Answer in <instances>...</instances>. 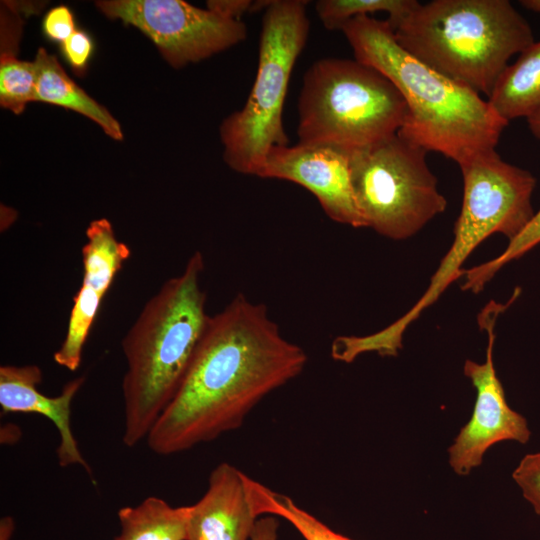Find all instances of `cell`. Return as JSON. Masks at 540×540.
Masks as SVG:
<instances>
[{
  "instance_id": "1",
  "label": "cell",
  "mask_w": 540,
  "mask_h": 540,
  "mask_svg": "<svg viewBox=\"0 0 540 540\" xmlns=\"http://www.w3.org/2000/svg\"><path fill=\"white\" fill-rule=\"evenodd\" d=\"M308 357L267 308L237 294L207 328L174 396L146 437L151 451H187L238 429L267 395L299 376Z\"/></svg>"
},
{
  "instance_id": "2",
  "label": "cell",
  "mask_w": 540,
  "mask_h": 540,
  "mask_svg": "<svg viewBox=\"0 0 540 540\" xmlns=\"http://www.w3.org/2000/svg\"><path fill=\"white\" fill-rule=\"evenodd\" d=\"M341 31L355 59L378 70L402 94L408 116L397 133L400 137L457 164L496 148L508 122L477 92L403 49L387 20L358 16L345 23Z\"/></svg>"
},
{
  "instance_id": "3",
  "label": "cell",
  "mask_w": 540,
  "mask_h": 540,
  "mask_svg": "<svg viewBox=\"0 0 540 540\" xmlns=\"http://www.w3.org/2000/svg\"><path fill=\"white\" fill-rule=\"evenodd\" d=\"M204 259L199 251L144 305L122 340L123 443L143 439L177 391L207 328Z\"/></svg>"
},
{
  "instance_id": "4",
  "label": "cell",
  "mask_w": 540,
  "mask_h": 540,
  "mask_svg": "<svg viewBox=\"0 0 540 540\" xmlns=\"http://www.w3.org/2000/svg\"><path fill=\"white\" fill-rule=\"evenodd\" d=\"M392 28L413 57L487 97L510 58L534 43L529 23L507 0L419 3Z\"/></svg>"
},
{
  "instance_id": "5",
  "label": "cell",
  "mask_w": 540,
  "mask_h": 540,
  "mask_svg": "<svg viewBox=\"0 0 540 540\" xmlns=\"http://www.w3.org/2000/svg\"><path fill=\"white\" fill-rule=\"evenodd\" d=\"M408 116L396 86L356 59L323 58L305 72L298 98V143L351 152L399 132Z\"/></svg>"
},
{
  "instance_id": "6",
  "label": "cell",
  "mask_w": 540,
  "mask_h": 540,
  "mask_svg": "<svg viewBox=\"0 0 540 540\" xmlns=\"http://www.w3.org/2000/svg\"><path fill=\"white\" fill-rule=\"evenodd\" d=\"M307 4L271 0L263 11L252 89L244 106L220 125L224 161L238 173L256 176L271 147L288 145L283 106L291 73L309 36Z\"/></svg>"
},
{
  "instance_id": "7",
  "label": "cell",
  "mask_w": 540,
  "mask_h": 540,
  "mask_svg": "<svg viewBox=\"0 0 540 540\" xmlns=\"http://www.w3.org/2000/svg\"><path fill=\"white\" fill-rule=\"evenodd\" d=\"M458 165L463 200L453 242L425 293L400 318L405 327L461 278L463 263L479 244L494 233L505 235L509 241L514 239L535 214L531 196L536 179L529 171L505 162L495 149L477 153Z\"/></svg>"
},
{
  "instance_id": "8",
  "label": "cell",
  "mask_w": 540,
  "mask_h": 540,
  "mask_svg": "<svg viewBox=\"0 0 540 540\" xmlns=\"http://www.w3.org/2000/svg\"><path fill=\"white\" fill-rule=\"evenodd\" d=\"M423 148L398 134L349 152L352 191L365 227L407 239L447 206Z\"/></svg>"
},
{
  "instance_id": "9",
  "label": "cell",
  "mask_w": 540,
  "mask_h": 540,
  "mask_svg": "<svg viewBox=\"0 0 540 540\" xmlns=\"http://www.w3.org/2000/svg\"><path fill=\"white\" fill-rule=\"evenodd\" d=\"M98 8L137 27L175 68L198 62L247 38L241 20L223 17L182 0H106Z\"/></svg>"
},
{
  "instance_id": "10",
  "label": "cell",
  "mask_w": 540,
  "mask_h": 540,
  "mask_svg": "<svg viewBox=\"0 0 540 540\" xmlns=\"http://www.w3.org/2000/svg\"><path fill=\"white\" fill-rule=\"evenodd\" d=\"M503 305L490 303L479 322L488 333L484 363L466 360L463 372L476 389L470 420L461 428L448 449L449 464L458 475H468L482 463L486 451L501 441L525 444L530 439L528 422L507 403L503 386L493 363L494 327Z\"/></svg>"
},
{
  "instance_id": "11",
  "label": "cell",
  "mask_w": 540,
  "mask_h": 540,
  "mask_svg": "<svg viewBox=\"0 0 540 540\" xmlns=\"http://www.w3.org/2000/svg\"><path fill=\"white\" fill-rule=\"evenodd\" d=\"M256 176L294 182L316 197L331 220L365 227L352 191L349 152L299 143L276 145L267 152Z\"/></svg>"
},
{
  "instance_id": "12",
  "label": "cell",
  "mask_w": 540,
  "mask_h": 540,
  "mask_svg": "<svg viewBox=\"0 0 540 540\" xmlns=\"http://www.w3.org/2000/svg\"><path fill=\"white\" fill-rule=\"evenodd\" d=\"M85 234L82 284L73 299L65 338L53 356L59 366L70 371L79 368L101 301L130 256L129 247L118 240L106 218L92 220Z\"/></svg>"
},
{
  "instance_id": "13",
  "label": "cell",
  "mask_w": 540,
  "mask_h": 540,
  "mask_svg": "<svg viewBox=\"0 0 540 540\" xmlns=\"http://www.w3.org/2000/svg\"><path fill=\"white\" fill-rule=\"evenodd\" d=\"M41 381L42 371L37 365H2L0 406L3 412L38 413L48 418L54 423L60 436L57 448L59 465H80L91 474L71 428V403L85 378L79 376L69 381L61 394L55 397L46 396L39 391L38 385Z\"/></svg>"
},
{
  "instance_id": "14",
  "label": "cell",
  "mask_w": 540,
  "mask_h": 540,
  "mask_svg": "<svg viewBox=\"0 0 540 540\" xmlns=\"http://www.w3.org/2000/svg\"><path fill=\"white\" fill-rule=\"evenodd\" d=\"M245 473L223 462L210 473L208 488L193 505L186 540H250L258 520L249 502Z\"/></svg>"
},
{
  "instance_id": "15",
  "label": "cell",
  "mask_w": 540,
  "mask_h": 540,
  "mask_svg": "<svg viewBox=\"0 0 540 540\" xmlns=\"http://www.w3.org/2000/svg\"><path fill=\"white\" fill-rule=\"evenodd\" d=\"M34 63L36 101L78 112L96 122L108 136L122 140L119 122L66 74L55 55L39 48Z\"/></svg>"
},
{
  "instance_id": "16",
  "label": "cell",
  "mask_w": 540,
  "mask_h": 540,
  "mask_svg": "<svg viewBox=\"0 0 540 540\" xmlns=\"http://www.w3.org/2000/svg\"><path fill=\"white\" fill-rule=\"evenodd\" d=\"M496 114L509 123L540 109V41L520 53L504 70L488 97Z\"/></svg>"
},
{
  "instance_id": "17",
  "label": "cell",
  "mask_w": 540,
  "mask_h": 540,
  "mask_svg": "<svg viewBox=\"0 0 540 540\" xmlns=\"http://www.w3.org/2000/svg\"><path fill=\"white\" fill-rule=\"evenodd\" d=\"M22 29L18 11H1L0 29V104L20 114L28 102L36 101L35 63L17 57Z\"/></svg>"
},
{
  "instance_id": "18",
  "label": "cell",
  "mask_w": 540,
  "mask_h": 540,
  "mask_svg": "<svg viewBox=\"0 0 540 540\" xmlns=\"http://www.w3.org/2000/svg\"><path fill=\"white\" fill-rule=\"evenodd\" d=\"M190 506L172 507L150 496L119 509L121 531L114 540H186Z\"/></svg>"
},
{
  "instance_id": "19",
  "label": "cell",
  "mask_w": 540,
  "mask_h": 540,
  "mask_svg": "<svg viewBox=\"0 0 540 540\" xmlns=\"http://www.w3.org/2000/svg\"><path fill=\"white\" fill-rule=\"evenodd\" d=\"M244 480L249 502L258 517L264 514L281 517L291 523L305 540H353L330 529L300 508L289 496L266 487L246 474Z\"/></svg>"
},
{
  "instance_id": "20",
  "label": "cell",
  "mask_w": 540,
  "mask_h": 540,
  "mask_svg": "<svg viewBox=\"0 0 540 540\" xmlns=\"http://www.w3.org/2000/svg\"><path fill=\"white\" fill-rule=\"evenodd\" d=\"M418 4L416 0H320L315 10L327 30H341L353 18L379 11L386 12L387 21L394 26Z\"/></svg>"
},
{
  "instance_id": "21",
  "label": "cell",
  "mask_w": 540,
  "mask_h": 540,
  "mask_svg": "<svg viewBox=\"0 0 540 540\" xmlns=\"http://www.w3.org/2000/svg\"><path fill=\"white\" fill-rule=\"evenodd\" d=\"M540 243V209L523 231L510 240L505 250L492 260L484 262L471 269L464 270L461 278V288L472 293H479L485 284L508 262L521 257L531 248Z\"/></svg>"
},
{
  "instance_id": "22",
  "label": "cell",
  "mask_w": 540,
  "mask_h": 540,
  "mask_svg": "<svg viewBox=\"0 0 540 540\" xmlns=\"http://www.w3.org/2000/svg\"><path fill=\"white\" fill-rule=\"evenodd\" d=\"M512 477L523 497L540 516V452L525 455L513 471Z\"/></svg>"
},
{
  "instance_id": "23",
  "label": "cell",
  "mask_w": 540,
  "mask_h": 540,
  "mask_svg": "<svg viewBox=\"0 0 540 540\" xmlns=\"http://www.w3.org/2000/svg\"><path fill=\"white\" fill-rule=\"evenodd\" d=\"M93 47L91 37L86 32L76 29L61 43V52L73 71L82 75L93 53Z\"/></svg>"
},
{
  "instance_id": "24",
  "label": "cell",
  "mask_w": 540,
  "mask_h": 540,
  "mask_svg": "<svg viewBox=\"0 0 540 540\" xmlns=\"http://www.w3.org/2000/svg\"><path fill=\"white\" fill-rule=\"evenodd\" d=\"M42 30L51 41L63 43L76 30L71 10L65 5L49 10L44 16Z\"/></svg>"
},
{
  "instance_id": "25",
  "label": "cell",
  "mask_w": 540,
  "mask_h": 540,
  "mask_svg": "<svg viewBox=\"0 0 540 540\" xmlns=\"http://www.w3.org/2000/svg\"><path fill=\"white\" fill-rule=\"evenodd\" d=\"M252 0H211L207 1V9L229 19L241 20L247 12H252Z\"/></svg>"
},
{
  "instance_id": "26",
  "label": "cell",
  "mask_w": 540,
  "mask_h": 540,
  "mask_svg": "<svg viewBox=\"0 0 540 540\" xmlns=\"http://www.w3.org/2000/svg\"><path fill=\"white\" fill-rule=\"evenodd\" d=\"M278 527L279 522L273 516L258 519L250 540H277Z\"/></svg>"
},
{
  "instance_id": "27",
  "label": "cell",
  "mask_w": 540,
  "mask_h": 540,
  "mask_svg": "<svg viewBox=\"0 0 540 540\" xmlns=\"http://www.w3.org/2000/svg\"><path fill=\"white\" fill-rule=\"evenodd\" d=\"M14 530V522L10 517L1 519L0 524V540H11Z\"/></svg>"
},
{
  "instance_id": "28",
  "label": "cell",
  "mask_w": 540,
  "mask_h": 540,
  "mask_svg": "<svg viewBox=\"0 0 540 540\" xmlns=\"http://www.w3.org/2000/svg\"><path fill=\"white\" fill-rule=\"evenodd\" d=\"M527 122L532 134L540 139V109L528 117Z\"/></svg>"
},
{
  "instance_id": "29",
  "label": "cell",
  "mask_w": 540,
  "mask_h": 540,
  "mask_svg": "<svg viewBox=\"0 0 540 540\" xmlns=\"http://www.w3.org/2000/svg\"><path fill=\"white\" fill-rule=\"evenodd\" d=\"M520 4L523 7L540 14V0H522L520 1Z\"/></svg>"
}]
</instances>
